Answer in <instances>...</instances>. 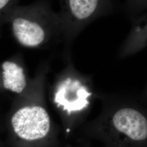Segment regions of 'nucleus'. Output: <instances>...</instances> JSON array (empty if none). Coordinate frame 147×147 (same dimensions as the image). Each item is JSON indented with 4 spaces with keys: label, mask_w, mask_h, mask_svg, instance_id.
<instances>
[{
    "label": "nucleus",
    "mask_w": 147,
    "mask_h": 147,
    "mask_svg": "<svg viewBox=\"0 0 147 147\" xmlns=\"http://www.w3.org/2000/svg\"><path fill=\"white\" fill-rule=\"evenodd\" d=\"M90 95L86 87L76 80L68 79L58 87L55 94V102L69 113L81 110L89 102Z\"/></svg>",
    "instance_id": "obj_3"
},
{
    "label": "nucleus",
    "mask_w": 147,
    "mask_h": 147,
    "mask_svg": "<svg viewBox=\"0 0 147 147\" xmlns=\"http://www.w3.org/2000/svg\"><path fill=\"white\" fill-rule=\"evenodd\" d=\"M69 5L74 16L79 19L88 18L95 11L98 1L94 0H71Z\"/></svg>",
    "instance_id": "obj_6"
},
{
    "label": "nucleus",
    "mask_w": 147,
    "mask_h": 147,
    "mask_svg": "<svg viewBox=\"0 0 147 147\" xmlns=\"http://www.w3.org/2000/svg\"><path fill=\"white\" fill-rule=\"evenodd\" d=\"M8 2L7 0H0V9L4 7Z\"/></svg>",
    "instance_id": "obj_7"
},
{
    "label": "nucleus",
    "mask_w": 147,
    "mask_h": 147,
    "mask_svg": "<svg viewBox=\"0 0 147 147\" xmlns=\"http://www.w3.org/2000/svg\"><path fill=\"white\" fill-rule=\"evenodd\" d=\"M117 130L135 141H143L147 137L146 118L139 111L130 108L118 111L112 118Z\"/></svg>",
    "instance_id": "obj_2"
},
{
    "label": "nucleus",
    "mask_w": 147,
    "mask_h": 147,
    "mask_svg": "<svg viewBox=\"0 0 147 147\" xmlns=\"http://www.w3.org/2000/svg\"><path fill=\"white\" fill-rule=\"evenodd\" d=\"M3 69V84L6 89L20 93L25 88L26 81L23 69L15 63L5 62Z\"/></svg>",
    "instance_id": "obj_5"
},
{
    "label": "nucleus",
    "mask_w": 147,
    "mask_h": 147,
    "mask_svg": "<svg viewBox=\"0 0 147 147\" xmlns=\"http://www.w3.org/2000/svg\"><path fill=\"white\" fill-rule=\"evenodd\" d=\"M13 25L15 36L24 46L37 47L44 40V31L36 22L22 18H17L13 22Z\"/></svg>",
    "instance_id": "obj_4"
},
{
    "label": "nucleus",
    "mask_w": 147,
    "mask_h": 147,
    "mask_svg": "<svg viewBox=\"0 0 147 147\" xmlns=\"http://www.w3.org/2000/svg\"><path fill=\"white\" fill-rule=\"evenodd\" d=\"M16 135L31 141L42 139L50 130V120L47 111L38 106H26L18 111L11 118Z\"/></svg>",
    "instance_id": "obj_1"
}]
</instances>
